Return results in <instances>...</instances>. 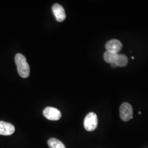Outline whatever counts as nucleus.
Wrapping results in <instances>:
<instances>
[{"mask_svg":"<svg viewBox=\"0 0 148 148\" xmlns=\"http://www.w3.org/2000/svg\"><path fill=\"white\" fill-rule=\"evenodd\" d=\"M15 62L19 75L23 78H27L30 75V66L27 62V59L21 53L15 56Z\"/></svg>","mask_w":148,"mask_h":148,"instance_id":"1","label":"nucleus"},{"mask_svg":"<svg viewBox=\"0 0 148 148\" xmlns=\"http://www.w3.org/2000/svg\"><path fill=\"white\" fill-rule=\"evenodd\" d=\"M98 117L95 112H90L85 117L84 120V127L87 131H93L98 126Z\"/></svg>","mask_w":148,"mask_h":148,"instance_id":"2","label":"nucleus"},{"mask_svg":"<svg viewBox=\"0 0 148 148\" xmlns=\"http://www.w3.org/2000/svg\"><path fill=\"white\" fill-rule=\"evenodd\" d=\"M132 106L128 103H122L120 108V118L123 121H128L133 119Z\"/></svg>","mask_w":148,"mask_h":148,"instance_id":"3","label":"nucleus"},{"mask_svg":"<svg viewBox=\"0 0 148 148\" xmlns=\"http://www.w3.org/2000/svg\"><path fill=\"white\" fill-rule=\"evenodd\" d=\"M43 114L46 119L51 121H57L62 117L60 111L53 107L46 108L43 111Z\"/></svg>","mask_w":148,"mask_h":148,"instance_id":"4","label":"nucleus"},{"mask_svg":"<svg viewBox=\"0 0 148 148\" xmlns=\"http://www.w3.org/2000/svg\"><path fill=\"white\" fill-rule=\"evenodd\" d=\"M15 132V127L10 123L0 121V135L10 136Z\"/></svg>","mask_w":148,"mask_h":148,"instance_id":"5","label":"nucleus"},{"mask_svg":"<svg viewBox=\"0 0 148 148\" xmlns=\"http://www.w3.org/2000/svg\"><path fill=\"white\" fill-rule=\"evenodd\" d=\"M52 11L57 21L59 22L64 21L66 18V14L63 7L58 3H55L52 7Z\"/></svg>","mask_w":148,"mask_h":148,"instance_id":"6","label":"nucleus"},{"mask_svg":"<svg viewBox=\"0 0 148 148\" xmlns=\"http://www.w3.org/2000/svg\"><path fill=\"white\" fill-rule=\"evenodd\" d=\"M106 48L107 51L118 53L122 48V43L118 40L114 39L106 43Z\"/></svg>","mask_w":148,"mask_h":148,"instance_id":"7","label":"nucleus"},{"mask_svg":"<svg viewBox=\"0 0 148 148\" xmlns=\"http://www.w3.org/2000/svg\"><path fill=\"white\" fill-rule=\"evenodd\" d=\"M118 56V53L106 51L104 54V60L108 63H116Z\"/></svg>","mask_w":148,"mask_h":148,"instance_id":"8","label":"nucleus"},{"mask_svg":"<svg viewBox=\"0 0 148 148\" xmlns=\"http://www.w3.org/2000/svg\"><path fill=\"white\" fill-rule=\"evenodd\" d=\"M49 148H66L63 143L55 138H51L48 140Z\"/></svg>","mask_w":148,"mask_h":148,"instance_id":"9","label":"nucleus"},{"mask_svg":"<svg viewBox=\"0 0 148 148\" xmlns=\"http://www.w3.org/2000/svg\"><path fill=\"white\" fill-rule=\"evenodd\" d=\"M128 62V59L126 55L119 54L116 62L117 66H121V67L125 66L126 65H127Z\"/></svg>","mask_w":148,"mask_h":148,"instance_id":"10","label":"nucleus"},{"mask_svg":"<svg viewBox=\"0 0 148 148\" xmlns=\"http://www.w3.org/2000/svg\"><path fill=\"white\" fill-rule=\"evenodd\" d=\"M111 66L113 68H116L117 67V65L116 63H114L111 64Z\"/></svg>","mask_w":148,"mask_h":148,"instance_id":"11","label":"nucleus"},{"mask_svg":"<svg viewBox=\"0 0 148 148\" xmlns=\"http://www.w3.org/2000/svg\"><path fill=\"white\" fill-rule=\"evenodd\" d=\"M141 114V112L139 111V114Z\"/></svg>","mask_w":148,"mask_h":148,"instance_id":"12","label":"nucleus"}]
</instances>
